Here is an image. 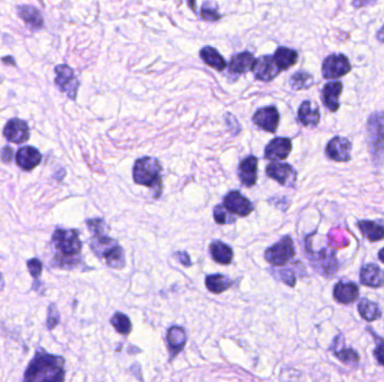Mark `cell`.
<instances>
[{
	"label": "cell",
	"instance_id": "obj_1",
	"mask_svg": "<svg viewBox=\"0 0 384 382\" xmlns=\"http://www.w3.org/2000/svg\"><path fill=\"white\" fill-rule=\"evenodd\" d=\"M54 250L51 266L54 268L73 270L80 266L82 242L75 229H56L52 235Z\"/></svg>",
	"mask_w": 384,
	"mask_h": 382
},
{
	"label": "cell",
	"instance_id": "obj_2",
	"mask_svg": "<svg viewBox=\"0 0 384 382\" xmlns=\"http://www.w3.org/2000/svg\"><path fill=\"white\" fill-rule=\"evenodd\" d=\"M65 360L38 348L28 364L23 382H64Z\"/></svg>",
	"mask_w": 384,
	"mask_h": 382
},
{
	"label": "cell",
	"instance_id": "obj_3",
	"mask_svg": "<svg viewBox=\"0 0 384 382\" xmlns=\"http://www.w3.org/2000/svg\"><path fill=\"white\" fill-rule=\"evenodd\" d=\"M90 248L98 258L112 269H123L126 265L125 251L121 244L107 234H97L90 239Z\"/></svg>",
	"mask_w": 384,
	"mask_h": 382
},
{
	"label": "cell",
	"instance_id": "obj_4",
	"mask_svg": "<svg viewBox=\"0 0 384 382\" xmlns=\"http://www.w3.org/2000/svg\"><path fill=\"white\" fill-rule=\"evenodd\" d=\"M134 182L152 188L154 196L160 197L162 193V165L156 158H140L135 162L133 168Z\"/></svg>",
	"mask_w": 384,
	"mask_h": 382
},
{
	"label": "cell",
	"instance_id": "obj_5",
	"mask_svg": "<svg viewBox=\"0 0 384 382\" xmlns=\"http://www.w3.org/2000/svg\"><path fill=\"white\" fill-rule=\"evenodd\" d=\"M366 130L372 158L375 164H381L384 160V112L372 114L366 123Z\"/></svg>",
	"mask_w": 384,
	"mask_h": 382
},
{
	"label": "cell",
	"instance_id": "obj_6",
	"mask_svg": "<svg viewBox=\"0 0 384 382\" xmlns=\"http://www.w3.org/2000/svg\"><path fill=\"white\" fill-rule=\"evenodd\" d=\"M308 259L313 268L316 269L322 276L327 278L334 277L338 269V262L335 251L329 249H322L313 251L307 246Z\"/></svg>",
	"mask_w": 384,
	"mask_h": 382
},
{
	"label": "cell",
	"instance_id": "obj_7",
	"mask_svg": "<svg viewBox=\"0 0 384 382\" xmlns=\"http://www.w3.org/2000/svg\"><path fill=\"white\" fill-rule=\"evenodd\" d=\"M296 255L295 246L291 237L285 235L281 238L276 244L267 249L264 257L269 264L276 267H282L288 264Z\"/></svg>",
	"mask_w": 384,
	"mask_h": 382
},
{
	"label": "cell",
	"instance_id": "obj_8",
	"mask_svg": "<svg viewBox=\"0 0 384 382\" xmlns=\"http://www.w3.org/2000/svg\"><path fill=\"white\" fill-rule=\"evenodd\" d=\"M56 84L62 92L71 100L77 98L79 81L75 77V71L70 66L65 64L58 65L56 68Z\"/></svg>",
	"mask_w": 384,
	"mask_h": 382
},
{
	"label": "cell",
	"instance_id": "obj_9",
	"mask_svg": "<svg viewBox=\"0 0 384 382\" xmlns=\"http://www.w3.org/2000/svg\"><path fill=\"white\" fill-rule=\"evenodd\" d=\"M350 61L343 54H332L327 56L322 63V75L328 80H335L338 77H344L350 71Z\"/></svg>",
	"mask_w": 384,
	"mask_h": 382
},
{
	"label": "cell",
	"instance_id": "obj_10",
	"mask_svg": "<svg viewBox=\"0 0 384 382\" xmlns=\"http://www.w3.org/2000/svg\"><path fill=\"white\" fill-rule=\"evenodd\" d=\"M223 205L234 216H248L254 211L251 201L246 199L239 191H232L224 197Z\"/></svg>",
	"mask_w": 384,
	"mask_h": 382
},
{
	"label": "cell",
	"instance_id": "obj_11",
	"mask_svg": "<svg viewBox=\"0 0 384 382\" xmlns=\"http://www.w3.org/2000/svg\"><path fill=\"white\" fill-rule=\"evenodd\" d=\"M267 175L279 184L288 188H293L297 181V173L291 165L280 162H272L267 166Z\"/></svg>",
	"mask_w": 384,
	"mask_h": 382
},
{
	"label": "cell",
	"instance_id": "obj_12",
	"mask_svg": "<svg viewBox=\"0 0 384 382\" xmlns=\"http://www.w3.org/2000/svg\"><path fill=\"white\" fill-rule=\"evenodd\" d=\"M253 73L257 80L269 82L276 79L279 75L280 70L276 65L273 56L264 55L255 60L254 66H253Z\"/></svg>",
	"mask_w": 384,
	"mask_h": 382
},
{
	"label": "cell",
	"instance_id": "obj_13",
	"mask_svg": "<svg viewBox=\"0 0 384 382\" xmlns=\"http://www.w3.org/2000/svg\"><path fill=\"white\" fill-rule=\"evenodd\" d=\"M253 123L261 129L274 133L280 123V114L276 107L261 108L253 116Z\"/></svg>",
	"mask_w": 384,
	"mask_h": 382
},
{
	"label": "cell",
	"instance_id": "obj_14",
	"mask_svg": "<svg viewBox=\"0 0 384 382\" xmlns=\"http://www.w3.org/2000/svg\"><path fill=\"white\" fill-rule=\"evenodd\" d=\"M292 151L291 139L285 137L274 138L267 144L264 151V157L272 162L285 160L288 158Z\"/></svg>",
	"mask_w": 384,
	"mask_h": 382
},
{
	"label": "cell",
	"instance_id": "obj_15",
	"mask_svg": "<svg viewBox=\"0 0 384 382\" xmlns=\"http://www.w3.org/2000/svg\"><path fill=\"white\" fill-rule=\"evenodd\" d=\"M352 144L344 137H335L326 147V154L335 162L345 163L350 160Z\"/></svg>",
	"mask_w": 384,
	"mask_h": 382
},
{
	"label": "cell",
	"instance_id": "obj_16",
	"mask_svg": "<svg viewBox=\"0 0 384 382\" xmlns=\"http://www.w3.org/2000/svg\"><path fill=\"white\" fill-rule=\"evenodd\" d=\"M3 136L8 142L23 144L29 138V128L25 121L14 118L5 126Z\"/></svg>",
	"mask_w": 384,
	"mask_h": 382
},
{
	"label": "cell",
	"instance_id": "obj_17",
	"mask_svg": "<svg viewBox=\"0 0 384 382\" xmlns=\"http://www.w3.org/2000/svg\"><path fill=\"white\" fill-rule=\"evenodd\" d=\"M334 298L336 302L343 305L353 304L359 299V288L353 281H339L334 287Z\"/></svg>",
	"mask_w": 384,
	"mask_h": 382
},
{
	"label": "cell",
	"instance_id": "obj_18",
	"mask_svg": "<svg viewBox=\"0 0 384 382\" xmlns=\"http://www.w3.org/2000/svg\"><path fill=\"white\" fill-rule=\"evenodd\" d=\"M257 165L259 160L255 156H248L239 163V179L245 186L252 188L256 184L257 181Z\"/></svg>",
	"mask_w": 384,
	"mask_h": 382
},
{
	"label": "cell",
	"instance_id": "obj_19",
	"mask_svg": "<svg viewBox=\"0 0 384 382\" xmlns=\"http://www.w3.org/2000/svg\"><path fill=\"white\" fill-rule=\"evenodd\" d=\"M359 279L364 286L370 288H380L384 286V272L378 265L368 264L361 269Z\"/></svg>",
	"mask_w": 384,
	"mask_h": 382
},
{
	"label": "cell",
	"instance_id": "obj_20",
	"mask_svg": "<svg viewBox=\"0 0 384 382\" xmlns=\"http://www.w3.org/2000/svg\"><path fill=\"white\" fill-rule=\"evenodd\" d=\"M344 336L337 335L333 342V352L338 360L347 366H357L359 364V355L354 348H344Z\"/></svg>",
	"mask_w": 384,
	"mask_h": 382
},
{
	"label": "cell",
	"instance_id": "obj_21",
	"mask_svg": "<svg viewBox=\"0 0 384 382\" xmlns=\"http://www.w3.org/2000/svg\"><path fill=\"white\" fill-rule=\"evenodd\" d=\"M42 160V155L36 148L32 146H25L17 151L16 154V163L24 170H34Z\"/></svg>",
	"mask_w": 384,
	"mask_h": 382
},
{
	"label": "cell",
	"instance_id": "obj_22",
	"mask_svg": "<svg viewBox=\"0 0 384 382\" xmlns=\"http://www.w3.org/2000/svg\"><path fill=\"white\" fill-rule=\"evenodd\" d=\"M341 91H343V84L338 81H333L324 86L322 91V98L324 105L328 110L337 111L339 108V101L338 98L341 96Z\"/></svg>",
	"mask_w": 384,
	"mask_h": 382
},
{
	"label": "cell",
	"instance_id": "obj_23",
	"mask_svg": "<svg viewBox=\"0 0 384 382\" xmlns=\"http://www.w3.org/2000/svg\"><path fill=\"white\" fill-rule=\"evenodd\" d=\"M254 63L255 58L252 53L242 52L232 56L230 64H228V68H230V73L232 74L246 73L250 70H253Z\"/></svg>",
	"mask_w": 384,
	"mask_h": 382
},
{
	"label": "cell",
	"instance_id": "obj_24",
	"mask_svg": "<svg viewBox=\"0 0 384 382\" xmlns=\"http://www.w3.org/2000/svg\"><path fill=\"white\" fill-rule=\"evenodd\" d=\"M167 340L171 355L172 357H177L186 345V331L181 327H172L167 331Z\"/></svg>",
	"mask_w": 384,
	"mask_h": 382
},
{
	"label": "cell",
	"instance_id": "obj_25",
	"mask_svg": "<svg viewBox=\"0 0 384 382\" xmlns=\"http://www.w3.org/2000/svg\"><path fill=\"white\" fill-rule=\"evenodd\" d=\"M320 109L313 107L311 102L304 101L298 111V120L306 127H316L320 123Z\"/></svg>",
	"mask_w": 384,
	"mask_h": 382
},
{
	"label": "cell",
	"instance_id": "obj_26",
	"mask_svg": "<svg viewBox=\"0 0 384 382\" xmlns=\"http://www.w3.org/2000/svg\"><path fill=\"white\" fill-rule=\"evenodd\" d=\"M19 14L21 18L33 31H38L40 28H43V16L38 8L33 6H21L19 7Z\"/></svg>",
	"mask_w": 384,
	"mask_h": 382
},
{
	"label": "cell",
	"instance_id": "obj_27",
	"mask_svg": "<svg viewBox=\"0 0 384 382\" xmlns=\"http://www.w3.org/2000/svg\"><path fill=\"white\" fill-rule=\"evenodd\" d=\"M209 251L215 262H218L220 265H230L234 258L232 248L221 241L216 240L211 242L209 246Z\"/></svg>",
	"mask_w": 384,
	"mask_h": 382
},
{
	"label": "cell",
	"instance_id": "obj_28",
	"mask_svg": "<svg viewBox=\"0 0 384 382\" xmlns=\"http://www.w3.org/2000/svg\"><path fill=\"white\" fill-rule=\"evenodd\" d=\"M298 52L295 49H288V47H281L276 49L273 59L276 62L278 68L281 71L288 70L297 63Z\"/></svg>",
	"mask_w": 384,
	"mask_h": 382
},
{
	"label": "cell",
	"instance_id": "obj_29",
	"mask_svg": "<svg viewBox=\"0 0 384 382\" xmlns=\"http://www.w3.org/2000/svg\"><path fill=\"white\" fill-rule=\"evenodd\" d=\"M200 58L206 64L211 68L217 70V71H224L227 68V63L224 59L221 54L218 52L217 49L211 47H205L200 51Z\"/></svg>",
	"mask_w": 384,
	"mask_h": 382
},
{
	"label": "cell",
	"instance_id": "obj_30",
	"mask_svg": "<svg viewBox=\"0 0 384 382\" xmlns=\"http://www.w3.org/2000/svg\"><path fill=\"white\" fill-rule=\"evenodd\" d=\"M361 318L368 322H374L382 316V311L378 303L372 302L370 299L363 298L357 305Z\"/></svg>",
	"mask_w": 384,
	"mask_h": 382
},
{
	"label": "cell",
	"instance_id": "obj_31",
	"mask_svg": "<svg viewBox=\"0 0 384 382\" xmlns=\"http://www.w3.org/2000/svg\"><path fill=\"white\" fill-rule=\"evenodd\" d=\"M230 278L221 274L209 275L206 277V287L213 294H221L232 286Z\"/></svg>",
	"mask_w": 384,
	"mask_h": 382
},
{
	"label": "cell",
	"instance_id": "obj_32",
	"mask_svg": "<svg viewBox=\"0 0 384 382\" xmlns=\"http://www.w3.org/2000/svg\"><path fill=\"white\" fill-rule=\"evenodd\" d=\"M363 235L370 241H380L384 238V228L372 221H359L357 223Z\"/></svg>",
	"mask_w": 384,
	"mask_h": 382
},
{
	"label": "cell",
	"instance_id": "obj_33",
	"mask_svg": "<svg viewBox=\"0 0 384 382\" xmlns=\"http://www.w3.org/2000/svg\"><path fill=\"white\" fill-rule=\"evenodd\" d=\"M290 86L296 91L307 90L313 86V77L307 72L299 71L292 75L290 79Z\"/></svg>",
	"mask_w": 384,
	"mask_h": 382
},
{
	"label": "cell",
	"instance_id": "obj_34",
	"mask_svg": "<svg viewBox=\"0 0 384 382\" xmlns=\"http://www.w3.org/2000/svg\"><path fill=\"white\" fill-rule=\"evenodd\" d=\"M110 323L121 335L126 336L132 332V322L124 313H116L110 320Z\"/></svg>",
	"mask_w": 384,
	"mask_h": 382
},
{
	"label": "cell",
	"instance_id": "obj_35",
	"mask_svg": "<svg viewBox=\"0 0 384 382\" xmlns=\"http://www.w3.org/2000/svg\"><path fill=\"white\" fill-rule=\"evenodd\" d=\"M214 219L217 225H232L236 221L234 214L227 211L224 205H216L214 209Z\"/></svg>",
	"mask_w": 384,
	"mask_h": 382
},
{
	"label": "cell",
	"instance_id": "obj_36",
	"mask_svg": "<svg viewBox=\"0 0 384 382\" xmlns=\"http://www.w3.org/2000/svg\"><path fill=\"white\" fill-rule=\"evenodd\" d=\"M60 322H61V315L58 306L56 303H51L47 308V327L50 331L54 330L59 325Z\"/></svg>",
	"mask_w": 384,
	"mask_h": 382
},
{
	"label": "cell",
	"instance_id": "obj_37",
	"mask_svg": "<svg viewBox=\"0 0 384 382\" xmlns=\"http://www.w3.org/2000/svg\"><path fill=\"white\" fill-rule=\"evenodd\" d=\"M27 269L32 277L34 279L35 283H40V275H42V271H43V264H42L40 259H29L27 262Z\"/></svg>",
	"mask_w": 384,
	"mask_h": 382
},
{
	"label": "cell",
	"instance_id": "obj_38",
	"mask_svg": "<svg viewBox=\"0 0 384 382\" xmlns=\"http://www.w3.org/2000/svg\"><path fill=\"white\" fill-rule=\"evenodd\" d=\"M87 225L89 231L93 233V235L107 234V232H108V225H106L105 220L103 219L88 220Z\"/></svg>",
	"mask_w": 384,
	"mask_h": 382
},
{
	"label": "cell",
	"instance_id": "obj_39",
	"mask_svg": "<svg viewBox=\"0 0 384 382\" xmlns=\"http://www.w3.org/2000/svg\"><path fill=\"white\" fill-rule=\"evenodd\" d=\"M278 274L280 275V279H281L283 283H287L288 286H296L297 278H296L295 272H293L291 269H281V270L278 271Z\"/></svg>",
	"mask_w": 384,
	"mask_h": 382
},
{
	"label": "cell",
	"instance_id": "obj_40",
	"mask_svg": "<svg viewBox=\"0 0 384 382\" xmlns=\"http://www.w3.org/2000/svg\"><path fill=\"white\" fill-rule=\"evenodd\" d=\"M200 16L205 21H211V22H217L220 19V15L218 14L217 10H213V8H202V12H200Z\"/></svg>",
	"mask_w": 384,
	"mask_h": 382
},
{
	"label": "cell",
	"instance_id": "obj_41",
	"mask_svg": "<svg viewBox=\"0 0 384 382\" xmlns=\"http://www.w3.org/2000/svg\"><path fill=\"white\" fill-rule=\"evenodd\" d=\"M374 357L378 364L384 367V341H380L374 348Z\"/></svg>",
	"mask_w": 384,
	"mask_h": 382
},
{
	"label": "cell",
	"instance_id": "obj_42",
	"mask_svg": "<svg viewBox=\"0 0 384 382\" xmlns=\"http://www.w3.org/2000/svg\"><path fill=\"white\" fill-rule=\"evenodd\" d=\"M174 257L179 260L181 265L187 266V267L191 266V259H190L189 255L184 251H178L174 253Z\"/></svg>",
	"mask_w": 384,
	"mask_h": 382
},
{
	"label": "cell",
	"instance_id": "obj_43",
	"mask_svg": "<svg viewBox=\"0 0 384 382\" xmlns=\"http://www.w3.org/2000/svg\"><path fill=\"white\" fill-rule=\"evenodd\" d=\"M13 149L6 146V147H3L1 151H0V157H1V160H3V162H5V163H10V160L13 158Z\"/></svg>",
	"mask_w": 384,
	"mask_h": 382
},
{
	"label": "cell",
	"instance_id": "obj_44",
	"mask_svg": "<svg viewBox=\"0 0 384 382\" xmlns=\"http://www.w3.org/2000/svg\"><path fill=\"white\" fill-rule=\"evenodd\" d=\"M376 38H378L381 43H384V26L383 27L378 31V34H376Z\"/></svg>",
	"mask_w": 384,
	"mask_h": 382
},
{
	"label": "cell",
	"instance_id": "obj_45",
	"mask_svg": "<svg viewBox=\"0 0 384 382\" xmlns=\"http://www.w3.org/2000/svg\"><path fill=\"white\" fill-rule=\"evenodd\" d=\"M5 288V279H3V274L0 272V292H3Z\"/></svg>",
	"mask_w": 384,
	"mask_h": 382
},
{
	"label": "cell",
	"instance_id": "obj_46",
	"mask_svg": "<svg viewBox=\"0 0 384 382\" xmlns=\"http://www.w3.org/2000/svg\"><path fill=\"white\" fill-rule=\"evenodd\" d=\"M379 259L384 264V248L380 250V253H379Z\"/></svg>",
	"mask_w": 384,
	"mask_h": 382
}]
</instances>
